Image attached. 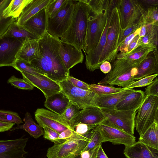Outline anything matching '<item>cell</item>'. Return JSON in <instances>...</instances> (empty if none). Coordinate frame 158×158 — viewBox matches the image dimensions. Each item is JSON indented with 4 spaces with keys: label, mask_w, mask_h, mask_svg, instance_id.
<instances>
[{
    "label": "cell",
    "mask_w": 158,
    "mask_h": 158,
    "mask_svg": "<svg viewBox=\"0 0 158 158\" xmlns=\"http://www.w3.org/2000/svg\"><path fill=\"white\" fill-rule=\"evenodd\" d=\"M142 44V38L139 35H137L132 40L129 44L127 49V52L129 53L135 48Z\"/></svg>",
    "instance_id": "cell-49"
},
{
    "label": "cell",
    "mask_w": 158,
    "mask_h": 158,
    "mask_svg": "<svg viewBox=\"0 0 158 158\" xmlns=\"http://www.w3.org/2000/svg\"><path fill=\"white\" fill-rule=\"evenodd\" d=\"M91 10L82 0L76 3L70 25L60 38L63 42L72 44L85 52L88 21Z\"/></svg>",
    "instance_id": "cell-2"
},
{
    "label": "cell",
    "mask_w": 158,
    "mask_h": 158,
    "mask_svg": "<svg viewBox=\"0 0 158 158\" xmlns=\"http://www.w3.org/2000/svg\"><path fill=\"white\" fill-rule=\"evenodd\" d=\"M99 146L95 148L91 156L89 158H96V155L98 151V150ZM74 158H83L81 156L80 154L77 155Z\"/></svg>",
    "instance_id": "cell-56"
},
{
    "label": "cell",
    "mask_w": 158,
    "mask_h": 158,
    "mask_svg": "<svg viewBox=\"0 0 158 158\" xmlns=\"http://www.w3.org/2000/svg\"><path fill=\"white\" fill-rule=\"evenodd\" d=\"M146 96L153 95L158 97V77L156 78L145 89Z\"/></svg>",
    "instance_id": "cell-47"
},
{
    "label": "cell",
    "mask_w": 158,
    "mask_h": 158,
    "mask_svg": "<svg viewBox=\"0 0 158 158\" xmlns=\"http://www.w3.org/2000/svg\"><path fill=\"white\" fill-rule=\"evenodd\" d=\"M13 67L20 72H24L36 76H46L43 71L36 68L30 62L25 60H17Z\"/></svg>",
    "instance_id": "cell-33"
},
{
    "label": "cell",
    "mask_w": 158,
    "mask_h": 158,
    "mask_svg": "<svg viewBox=\"0 0 158 158\" xmlns=\"http://www.w3.org/2000/svg\"><path fill=\"white\" fill-rule=\"evenodd\" d=\"M47 19L45 8L31 17L22 26L40 38L47 31Z\"/></svg>",
    "instance_id": "cell-21"
},
{
    "label": "cell",
    "mask_w": 158,
    "mask_h": 158,
    "mask_svg": "<svg viewBox=\"0 0 158 158\" xmlns=\"http://www.w3.org/2000/svg\"><path fill=\"white\" fill-rule=\"evenodd\" d=\"M43 128L44 131L43 137L45 139L48 140L53 142L54 144H60L64 143L59 139L60 134L46 127H44Z\"/></svg>",
    "instance_id": "cell-41"
},
{
    "label": "cell",
    "mask_w": 158,
    "mask_h": 158,
    "mask_svg": "<svg viewBox=\"0 0 158 158\" xmlns=\"http://www.w3.org/2000/svg\"><path fill=\"white\" fill-rule=\"evenodd\" d=\"M58 83L61 92L81 110L87 106H93V99L95 94L93 92L76 87L68 79Z\"/></svg>",
    "instance_id": "cell-12"
},
{
    "label": "cell",
    "mask_w": 158,
    "mask_h": 158,
    "mask_svg": "<svg viewBox=\"0 0 158 158\" xmlns=\"http://www.w3.org/2000/svg\"><path fill=\"white\" fill-rule=\"evenodd\" d=\"M95 127L83 123H79L75 127L74 131L77 134L82 135H87L95 128Z\"/></svg>",
    "instance_id": "cell-46"
},
{
    "label": "cell",
    "mask_w": 158,
    "mask_h": 158,
    "mask_svg": "<svg viewBox=\"0 0 158 158\" xmlns=\"http://www.w3.org/2000/svg\"></svg>",
    "instance_id": "cell-59"
},
{
    "label": "cell",
    "mask_w": 158,
    "mask_h": 158,
    "mask_svg": "<svg viewBox=\"0 0 158 158\" xmlns=\"http://www.w3.org/2000/svg\"><path fill=\"white\" fill-rule=\"evenodd\" d=\"M157 76H158V74H154L146 77L135 81L133 83L128 87L127 89H133L134 88L148 86Z\"/></svg>",
    "instance_id": "cell-40"
},
{
    "label": "cell",
    "mask_w": 158,
    "mask_h": 158,
    "mask_svg": "<svg viewBox=\"0 0 158 158\" xmlns=\"http://www.w3.org/2000/svg\"><path fill=\"white\" fill-rule=\"evenodd\" d=\"M7 83L10 84L16 88L24 90H32L34 87L23 79L12 76L7 80Z\"/></svg>",
    "instance_id": "cell-38"
},
{
    "label": "cell",
    "mask_w": 158,
    "mask_h": 158,
    "mask_svg": "<svg viewBox=\"0 0 158 158\" xmlns=\"http://www.w3.org/2000/svg\"><path fill=\"white\" fill-rule=\"evenodd\" d=\"M0 121L14 123L18 125L23 123L18 113L4 110H0Z\"/></svg>",
    "instance_id": "cell-37"
},
{
    "label": "cell",
    "mask_w": 158,
    "mask_h": 158,
    "mask_svg": "<svg viewBox=\"0 0 158 158\" xmlns=\"http://www.w3.org/2000/svg\"><path fill=\"white\" fill-rule=\"evenodd\" d=\"M96 127L92 131L89 141L82 152L91 151L103 143L101 134Z\"/></svg>",
    "instance_id": "cell-36"
},
{
    "label": "cell",
    "mask_w": 158,
    "mask_h": 158,
    "mask_svg": "<svg viewBox=\"0 0 158 158\" xmlns=\"http://www.w3.org/2000/svg\"><path fill=\"white\" fill-rule=\"evenodd\" d=\"M117 3L113 10L106 42L99 61L100 66L101 64L105 61H108L110 63L113 62L118 54V42L122 29L117 7Z\"/></svg>",
    "instance_id": "cell-5"
},
{
    "label": "cell",
    "mask_w": 158,
    "mask_h": 158,
    "mask_svg": "<svg viewBox=\"0 0 158 158\" xmlns=\"http://www.w3.org/2000/svg\"><path fill=\"white\" fill-rule=\"evenodd\" d=\"M76 1L65 0L53 18H47V31L50 35L60 38L67 30L71 22Z\"/></svg>",
    "instance_id": "cell-6"
},
{
    "label": "cell",
    "mask_w": 158,
    "mask_h": 158,
    "mask_svg": "<svg viewBox=\"0 0 158 158\" xmlns=\"http://www.w3.org/2000/svg\"><path fill=\"white\" fill-rule=\"evenodd\" d=\"M138 73L137 67L123 58L116 59L110 72L98 84L117 85L125 89L135 81L134 77Z\"/></svg>",
    "instance_id": "cell-3"
},
{
    "label": "cell",
    "mask_w": 158,
    "mask_h": 158,
    "mask_svg": "<svg viewBox=\"0 0 158 158\" xmlns=\"http://www.w3.org/2000/svg\"><path fill=\"white\" fill-rule=\"evenodd\" d=\"M146 97L144 92L134 89L115 107L119 110L137 111L142 105Z\"/></svg>",
    "instance_id": "cell-25"
},
{
    "label": "cell",
    "mask_w": 158,
    "mask_h": 158,
    "mask_svg": "<svg viewBox=\"0 0 158 158\" xmlns=\"http://www.w3.org/2000/svg\"><path fill=\"white\" fill-rule=\"evenodd\" d=\"M51 0H31L25 7L17 21V24L20 26L29 19L45 8Z\"/></svg>",
    "instance_id": "cell-27"
},
{
    "label": "cell",
    "mask_w": 158,
    "mask_h": 158,
    "mask_svg": "<svg viewBox=\"0 0 158 158\" xmlns=\"http://www.w3.org/2000/svg\"><path fill=\"white\" fill-rule=\"evenodd\" d=\"M70 101L61 91L46 99L44 106L49 110L61 115L68 106Z\"/></svg>",
    "instance_id": "cell-26"
},
{
    "label": "cell",
    "mask_w": 158,
    "mask_h": 158,
    "mask_svg": "<svg viewBox=\"0 0 158 158\" xmlns=\"http://www.w3.org/2000/svg\"><path fill=\"white\" fill-rule=\"evenodd\" d=\"M100 132L102 142H110L113 144H123L129 146L136 141V138L107 120L96 127Z\"/></svg>",
    "instance_id": "cell-10"
},
{
    "label": "cell",
    "mask_w": 158,
    "mask_h": 158,
    "mask_svg": "<svg viewBox=\"0 0 158 158\" xmlns=\"http://www.w3.org/2000/svg\"><path fill=\"white\" fill-rule=\"evenodd\" d=\"M99 69L103 73L107 74L111 71L112 66L110 62L108 61H105L101 64Z\"/></svg>",
    "instance_id": "cell-51"
},
{
    "label": "cell",
    "mask_w": 158,
    "mask_h": 158,
    "mask_svg": "<svg viewBox=\"0 0 158 158\" xmlns=\"http://www.w3.org/2000/svg\"><path fill=\"white\" fill-rule=\"evenodd\" d=\"M65 0H51L45 7L47 17L52 18L56 14Z\"/></svg>",
    "instance_id": "cell-39"
},
{
    "label": "cell",
    "mask_w": 158,
    "mask_h": 158,
    "mask_svg": "<svg viewBox=\"0 0 158 158\" xmlns=\"http://www.w3.org/2000/svg\"><path fill=\"white\" fill-rule=\"evenodd\" d=\"M133 89H124L118 92L106 95L95 94L92 101V105L100 108H113L127 96Z\"/></svg>",
    "instance_id": "cell-20"
},
{
    "label": "cell",
    "mask_w": 158,
    "mask_h": 158,
    "mask_svg": "<svg viewBox=\"0 0 158 158\" xmlns=\"http://www.w3.org/2000/svg\"><path fill=\"white\" fill-rule=\"evenodd\" d=\"M3 37H13L23 43L27 38L37 40L40 38L26 30L23 27L18 25L17 23V21L14 22L10 25L5 33L1 38Z\"/></svg>",
    "instance_id": "cell-29"
},
{
    "label": "cell",
    "mask_w": 158,
    "mask_h": 158,
    "mask_svg": "<svg viewBox=\"0 0 158 158\" xmlns=\"http://www.w3.org/2000/svg\"><path fill=\"white\" fill-rule=\"evenodd\" d=\"M158 112V97L146 96L135 118V127L139 136L156 121Z\"/></svg>",
    "instance_id": "cell-8"
},
{
    "label": "cell",
    "mask_w": 158,
    "mask_h": 158,
    "mask_svg": "<svg viewBox=\"0 0 158 158\" xmlns=\"http://www.w3.org/2000/svg\"><path fill=\"white\" fill-rule=\"evenodd\" d=\"M59 53L64 65L69 71L84 60V56L82 50L72 44L61 41Z\"/></svg>",
    "instance_id": "cell-18"
},
{
    "label": "cell",
    "mask_w": 158,
    "mask_h": 158,
    "mask_svg": "<svg viewBox=\"0 0 158 158\" xmlns=\"http://www.w3.org/2000/svg\"><path fill=\"white\" fill-rule=\"evenodd\" d=\"M23 121L24 123L23 125L12 128L10 131L18 129H22L35 139H38L44 135V131L43 128L33 120L30 113L27 112L25 113Z\"/></svg>",
    "instance_id": "cell-28"
},
{
    "label": "cell",
    "mask_w": 158,
    "mask_h": 158,
    "mask_svg": "<svg viewBox=\"0 0 158 158\" xmlns=\"http://www.w3.org/2000/svg\"><path fill=\"white\" fill-rule=\"evenodd\" d=\"M142 43L145 44H151L157 47L158 44V26L149 25L145 36L142 38Z\"/></svg>",
    "instance_id": "cell-34"
},
{
    "label": "cell",
    "mask_w": 158,
    "mask_h": 158,
    "mask_svg": "<svg viewBox=\"0 0 158 158\" xmlns=\"http://www.w3.org/2000/svg\"><path fill=\"white\" fill-rule=\"evenodd\" d=\"M20 73L23 79L40 90L43 93L46 99L61 91V89L59 83L46 76H36L24 72Z\"/></svg>",
    "instance_id": "cell-16"
},
{
    "label": "cell",
    "mask_w": 158,
    "mask_h": 158,
    "mask_svg": "<svg viewBox=\"0 0 158 158\" xmlns=\"http://www.w3.org/2000/svg\"><path fill=\"white\" fill-rule=\"evenodd\" d=\"M31 0H12L0 14V17H11L18 19L23 9Z\"/></svg>",
    "instance_id": "cell-30"
},
{
    "label": "cell",
    "mask_w": 158,
    "mask_h": 158,
    "mask_svg": "<svg viewBox=\"0 0 158 158\" xmlns=\"http://www.w3.org/2000/svg\"><path fill=\"white\" fill-rule=\"evenodd\" d=\"M158 17V7H149L146 9L144 24L152 25L156 22Z\"/></svg>",
    "instance_id": "cell-42"
},
{
    "label": "cell",
    "mask_w": 158,
    "mask_h": 158,
    "mask_svg": "<svg viewBox=\"0 0 158 158\" xmlns=\"http://www.w3.org/2000/svg\"><path fill=\"white\" fill-rule=\"evenodd\" d=\"M138 73L134 80L158 74V52H150L137 67Z\"/></svg>",
    "instance_id": "cell-24"
},
{
    "label": "cell",
    "mask_w": 158,
    "mask_h": 158,
    "mask_svg": "<svg viewBox=\"0 0 158 158\" xmlns=\"http://www.w3.org/2000/svg\"><path fill=\"white\" fill-rule=\"evenodd\" d=\"M23 43L13 37L0 38V66L13 67Z\"/></svg>",
    "instance_id": "cell-14"
},
{
    "label": "cell",
    "mask_w": 158,
    "mask_h": 158,
    "mask_svg": "<svg viewBox=\"0 0 158 158\" xmlns=\"http://www.w3.org/2000/svg\"><path fill=\"white\" fill-rule=\"evenodd\" d=\"M11 0H0V14L7 7Z\"/></svg>",
    "instance_id": "cell-53"
},
{
    "label": "cell",
    "mask_w": 158,
    "mask_h": 158,
    "mask_svg": "<svg viewBox=\"0 0 158 158\" xmlns=\"http://www.w3.org/2000/svg\"><path fill=\"white\" fill-rule=\"evenodd\" d=\"M123 153L127 158H158V150L138 141L125 147Z\"/></svg>",
    "instance_id": "cell-22"
},
{
    "label": "cell",
    "mask_w": 158,
    "mask_h": 158,
    "mask_svg": "<svg viewBox=\"0 0 158 158\" xmlns=\"http://www.w3.org/2000/svg\"><path fill=\"white\" fill-rule=\"evenodd\" d=\"M109 5L104 9L96 12H91L93 15H90L88 21L85 55L94 50L99 42L106 23Z\"/></svg>",
    "instance_id": "cell-7"
},
{
    "label": "cell",
    "mask_w": 158,
    "mask_h": 158,
    "mask_svg": "<svg viewBox=\"0 0 158 158\" xmlns=\"http://www.w3.org/2000/svg\"><path fill=\"white\" fill-rule=\"evenodd\" d=\"M89 140L71 138L62 143L54 144L48 149L47 156L48 158H74L82 152Z\"/></svg>",
    "instance_id": "cell-9"
},
{
    "label": "cell",
    "mask_w": 158,
    "mask_h": 158,
    "mask_svg": "<svg viewBox=\"0 0 158 158\" xmlns=\"http://www.w3.org/2000/svg\"><path fill=\"white\" fill-rule=\"evenodd\" d=\"M81 110L77 105L70 101L64 113L61 115L62 118L69 128L74 131L75 120L78 113Z\"/></svg>",
    "instance_id": "cell-32"
},
{
    "label": "cell",
    "mask_w": 158,
    "mask_h": 158,
    "mask_svg": "<svg viewBox=\"0 0 158 158\" xmlns=\"http://www.w3.org/2000/svg\"><path fill=\"white\" fill-rule=\"evenodd\" d=\"M156 121L157 123V124L158 125V113H157V116H156Z\"/></svg>",
    "instance_id": "cell-57"
},
{
    "label": "cell",
    "mask_w": 158,
    "mask_h": 158,
    "mask_svg": "<svg viewBox=\"0 0 158 158\" xmlns=\"http://www.w3.org/2000/svg\"><path fill=\"white\" fill-rule=\"evenodd\" d=\"M90 91L93 92L95 94L102 95L110 94L116 93L123 90L125 89L115 87L112 85L91 84H89Z\"/></svg>",
    "instance_id": "cell-35"
},
{
    "label": "cell",
    "mask_w": 158,
    "mask_h": 158,
    "mask_svg": "<svg viewBox=\"0 0 158 158\" xmlns=\"http://www.w3.org/2000/svg\"><path fill=\"white\" fill-rule=\"evenodd\" d=\"M28 138L0 140V158H26L24 150Z\"/></svg>",
    "instance_id": "cell-17"
},
{
    "label": "cell",
    "mask_w": 158,
    "mask_h": 158,
    "mask_svg": "<svg viewBox=\"0 0 158 158\" xmlns=\"http://www.w3.org/2000/svg\"><path fill=\"white\" fill-rule=\"evenodd\" d=\"M67 79L74 86L86 90L90 91L89 84L70 76Z\"/></svg>",
    "instance_id": "cell-48"
},
{
    "label": "cell",
    "mask_w": 158,
    "mask_h": 158,
    "mask_svg": "<svg viewBox=\"0 0 158 158\" xmlns=\"http://www.w3.org/2000/svg\"><path fill=\"white\" fill-rule=\"evenodd\" d=\"M35 117L38 124L43 128L46 127L59 134L67 129H70L61 115L49 110L44 108H38L35 112Z\"/></svg>",
    "instance_id": "cell-15"
},
{
    "label": "cell",
    "mask_w": 158,
    "mask_h": 158,
    "mask_svg": "<svg viewBox=\"0 0 158 158\" xmlns=\"http://www.w3.org/2000/svg\"><path fill=\"white\" fill-rule=\"evenodd\" d=\"M118 0H110L107 9V16L106 23L99 42L95 49L89 54L86 55L85 64L87 69L93 72L99 69V63L100 56L105 46L109 24L113 9Z\"/></svg>",
    "instance_id": "cell-13"
},
{
    "label": "cell",
    "mask_w": 158,
    "mask_h": 158,
    "mask_svg": "<svg viewBox=\"0 0 158 158\" xmlns=\"http://www.w3.org/2000/svg\"><path fill=\"white\" fill-rule=\"evenodd\" d=\"M96 158H108L104 152L102 147V144L99 146L97 152Z\"/></svg>",
    "instance_id": "cell-54"
},
{
    "label": "cell",
    "mask_w": 158,
    "mask_h": 158,
    "mask_svg": "<svg viewBox=\"0 0 158 158\" xmlns=\"http://www.w3.org/2000/svg\"><path fill=\"white\" fill-rule=\"evenodd\" d=\"M38 40L27 38L17 53V60H21L31 62L41 57Z\"/></svg>",
    "instance_id": "cell-23"
},
{
    "label": "cell",
    "mask_w": 158,
    "mask_h": 158,
    "mask_svg": "<svg viewBox=\"0 0 158 158\" xmlns=\"http://www.w3.org/2000/svg\"><path fill=\"white\" fill-rule=\"evenodd\" d=\"M141 27L127 37L120 45L118 48V52L122 53L127 52L128 47L132 40L135 37L139 34Z\"/></svg>",
    "instance_id": "cell-45"
},
{
    "label": "cell",
    "mask_w": 158,
    "mask_h": 158,
    "mask_svg": "<svg viewBox=\"0 0 158 158\" xmlns=\"http://www.w3.org/2000/svg\"><path fill=\"white\" fill-rule=\"evenodd\" d=\"M17 19L11 17H0V38L4 34L10 25L14 22L17 21Z\"/></svg>",
    "instance_id": "cell-43"
},
{
    "label": "cell",
    "mask_w": 158,
    "mask_h": 158,
    "mask_svg": "<svg viewBox=\"0 0 158 158\" xmlns=\"http://www.w3.org/2000/svg\"><path fill=\"white\" fill-rule=\"evenodd\" d=\"M143 24H138L133 25L124 30H122L119 37L118 42V47H119L127 37L135 32L138 29L140 28Z\"/></svg>",
    "instance_id": "cell-44"
},
{
    "label": "cell",
    "mask_w": 158,
    "mask_h": 158,
    "mask_svg": "<svg viewBox=\"0 0 158 158\" xmlns=\"http://www.w3.org/2000/svg\"><path fill=\"white\" fill-rule=\"evenodd\" d=\"M15 124L14 123L0 121V132H4L10 130Z\"/></svg>",
    "instance_id": "cell-50"
},
{
    "label": "cell",
    "mask_w": 158,
    "mask_h": 158,
    "mask_svg": "<svg viewBox=\"0 0 158 158\" xmlns=\"http://www.w3.org/2000/svg\"><path fill=\"white\" fill-rule=\"evenodd\" d=\"M157 50H158V45H157Z\"/></svg>",
    "instance_id": "cell-58"
},
{
    "label": "cell",
    "mask_w": 158,
    "mask_h": 158,
    "mask_svg": "<svg viewBox=\"0 0 158 158\" xmlns=\"http://www.w3.org/2000/svg\"><path fill=\"white\" fill-rule=\"evenodd\" d=\"M142 4L148 7L152 6L158 7V0H143L140 1Z\"/></svg>",
    "instance_id": "cell-52"
},
{
    "label": "cell",
    "mask_w": 158,
    "mask_h": 158,
    "mask_svg": "<svg viewBox=\"0 0 158 158\" xmlns=\"http://www.w3.org/2000/svg\"><path fill=\"white\" fill-rule=\"evenodd\" d=\"M100 109L107 121L129 134L134 135L137 110H119L115 108Z\"/></svg>",
    "instance_id": "cell-11"
},
{
    "label": "cell",
    "mask_w": 158,
    "mask_h": 158,
    "mask_svg": "<svg viewBox=\"0 0 158 158\" xmlns=\"http://www.w3.org/2000/svg\"><path fill=\"white\" fill-rule=\"evenodd\" d=\"M139 141L158 150V125L156 121L139 136Z\"/></svg>",
    "instance_id": "cell-31"
},
{
    "label": "cell",
    "mask_w": 158,
    "mask_h": 158,
    "mask_svg": "<svg viewBox=\"0 0 158 158\" xmlns=\"http://www.w3.org/2000/svg\"><path fill=\"white\" fill-rule=\"evenodd\" d=\"M41 57L30 63L57 83L67 79L69 71L64 65L59 53L61 41L46 31L38 40Z\"/></svg>",
    "instance_id": "cell-1"
},
{
    "label": "cell",
    "mask_w": 158,
    "mask_h": 158,
    "mask_svg": "<svg viewBox=\"0 0 158 158\" xmlns=\"http://www.w3.org/2000/svg\"><path fill=\"white\" fill-rule=\"evenodd\" d=\"M106 120L100 108L94 106H88L81 110L77 114L75 125L81 123L96 127Z\"/></svg>",
    "instance_id": "cell-19"
},
{
    "label": "cell",
    "mask_w": 158,
    "mask_h": 158,
    "mask_svg": "<svg viewBox=\"0 0 158 158\" xmlns=\"http://www.w3.org/2000/svg\"><path fill=\"white\" fill-rule=\"evenodd\" d=\"M149 25L144 24L141 27L139 35L140 37L142 38L146 35Z\"/></svg>",
    "instance_id": "cell-55"
},
{
    "label": "cell",
    "mask_w": 158,
    "mask_h": 158,
    "mask_svg": "<svg viewBox=\"0 0 158 158\" xmlns=\"http://www.w3.org/2000/svg\"><path fill=\"white\" fill-rule=\"evenodd\" d=\"M117 7L122 30L133 25L144 24L146 10L140 1L118 0Z\"/></svg>",
    "instance_id": "cell-4"
}]
</instances>
